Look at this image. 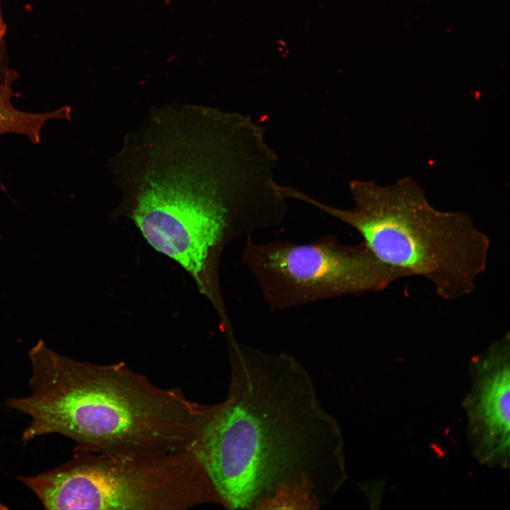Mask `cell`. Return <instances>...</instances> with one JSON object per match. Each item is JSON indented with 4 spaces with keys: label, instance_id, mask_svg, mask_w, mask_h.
<instances>
[{
    "label": "cell",
    "instance_id": "obj_1",
    "mask_svg": "<svg viewBox=\"0 0 510 510\" xmlns=\"http://www.w3.org/2000/svg\"><path fill=\"white\" fill-rule=\"evenodd\" d=\"M265 134L239 113L153 108L113 159L123 203L149 244L197 276L230 240L283 223L286 198Z\"/></svg>",
    "mask_w": 510,
    "mask_h": 510
},
{
    "label": "cell",
    "instance_id": "obj_2",
    "mask_svg": "<svg viewBox=\"0 0 510 510\" xmlns=\"http://www.w3.org/2000/svg\"><path fill=\"white\" fill-rule=\"evenodd\" d=\"M225 399L194 450L229 509H319L347 480L344 441L294 356L229 339Z\"/></svg>",
    "mask_w": 510,
    "mask_h": 510
},
{
    "label": "cell",
    "instance_id": "obj_3",
    "mask_svg": "<svg viewBox=\"0 0 510 510\" xmlns=\"http://www.w3.org/2000/svg\"><path fill=\"white\" fill-rule=\"evenodd\" d=\"M31 392L6 400L28 415L26 443L58 434L76 448L110 455L194 450L213 409L162 388L120 362L99 366L61 356L39 341L29 352Z\"/></svg>",
    "mask_w": 510,
    "mask_h": 510
},
{
    "label": "cell",
    "instance_id": "obj_4",
    "mask_svg": "<svg viewBox=\"0 0 510 510\" xmlns=\"http://www.w3.org/2000/svg\"><path fill=\"white\" fill-rule=\"evenodd\" d=\"M351 209L327 205L297 190L290 197L356 230L382 262L430 281L436 294L455 300L470 294L484 272L490 240L464 212L437 210L407 176L389 186L354 180Z\"/></svg>",
    "mask_w": 510,
    "mask_h": 510
},
{
    "label": "cell",
    "instance_id": "obj_5",
    "mask_svg": "<svg viewBox=\"0 0 510 510\" xmlns=\"http://www.w3.org/2000/svg\"><path fill=\"white\" fill-rule=\"evenodd\" d=\"M17 479L46 509L182 510L218 504L195 450L110 455L75 448L63 465Z\"/></svg>",
    "mask_w": 510,
    "mask_h": 510
},
{
    "label": "cell",
    "instance_id": "obj_6",
    "mask_svg": "<svg viewBox=\"0 0 510 510\" xmlns=\"http://www.w3.org/2000/svg\"><path fill=\"white\" fill-rule=\"evenodd\" d=\"M242 263L272 310L380 291L408 277L380 261L366 246L341 243L334 234L310 243L246 237Z\"/></svg>",
    "mask_w": 510,
    "mask_h": 510
},
{
    "label": "cell",
    "instance_id": "obj_7",
    "mask_svg": "<svg viewBox=\"0 0 510 510\" xmlns=\"http://www.w3.org/2000/svg\"><path fill=\"white\" fill-rule=\"evenodd\" d=\"M470 389L462 402L466 437L482 465L506 469L510 449V339L506 332L470 359Z\"/></svg>",
    "mask_w": 510,
    "mask_h": 510
},
{
    "label": "cell",
    "instance_id": "obj_8",
    "mask_svg": "<svg viewBox=\"0 0 510 510\" xmlns=\"http://www.w3.org/2000/svg\"><path fill=\"white\" fill-rule=\"evenodd\" d=\"M18 76V72L10 68L0 84V135L6 133L24 135L32 143L38 144L44 124L49 120H69L71 109L65 106L46 113H28L17 109L12 104V98L17 96L13 92V84Z\"/></svg>",
    "mask_w": 510,
    "mask_h": 510
},
{
    "label": "cell",
    "instance_id": "obj_9",
    "mask_svg": "<svg viewBox=\"0 0 510 510\" xmlns=\"http://www.w3.org/2000/svg\"><path fill=\"white\" fill-rule=\"evenodd\" d=\"M164 1H166V2H170V1H172V0H164Z\"/></svg>",
    "mask_w": 510,
    "mask_h": 510
}]
</instances>
